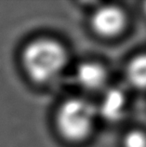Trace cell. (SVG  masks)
Instances as JSON below:
<instances>
[{"instance_id": "obj_4", "label": "cell", "mask_w": 146, "mask_h": 147, "mask_svg": "<svg viewBox=\"0 0 146 147\" xmlns=\"http://www.w3.org/2000/svg\"><path fill=\"white\" fill-rule=\"evenodd\" d=\"M76 82L86 90H100L105 83L106 73L100 64L91 61L83 63L75 71Z\"/></svg>"}, {"instance_id": "obj_7", "label": "cell", "mask_w": 146, "mask_h": 147, "mask_svg": "<svg viewBox=\"0 0 146 147\" xmlns=\"http://www.w3.org/2000/svg\"><path fill=\"white\" fill-rule=\"evenodd\" d=\"M125 147H146V135L139 130L130 131L124 139Z\"/></svg>"}, {"instance_id": "obj_3", "label": "cell", "mask_w": 146, "mask_h": 147, "mask_svg": "<svg viewBox=\"0 0 146 147\" xmlns=\"http://www.w3.org/2000/svg\"><path fill=\"white\" fill-rule=\"evenodd\" d=\"M126 17L123 11L116 6H103L94 12L91 19L92 28L102 36H116L123 30Z\"/></svg>"}, {"instance_id": "obj_2", "label": "cell", "mask_w": 146, "mask_h": 147, "mask_svg": "<svg viewBox=\"0 0 146 147\" xmlns=\"http://www.w3.org/2000/svg\"><path fill=\"white\" fill-rule=\"evenodd\" d=\"M96 114L95 106L88 100L83 98L68 99L57 112V129L68 141H82L90 133Z\"/></svg>"}, {"instance_id": "obj_8", "label": "cell", "mask_w": 146, "mask_h": 147, "mask_svg": "<svg viewBox=\"0 0 146 147\" xmlns=\"http://www.w3.org/2000/svg\"><path fill=\"white\" fill-rule=\"evenodd\" d=\"M144 11H145V12H146V3L144 4Z\"/></svg>"}, {"instance_id": "obj_5", "label": "cell", "mask_w": 146, "mask_h": 147, "mask_svg": "<svg viewBox=\"0 0 146 147\" xmlns=\"http://www.w3.org/2000/svg\"><path fill=\"white\" fill-rule=\"evenodd\" d=\"M125 107V97L122 91L112 88L106 92L100 105V113L106 120L116 121L121 118Z\"/></svg>"}, {"instance_id": "obj_1", "label": "cell", "mask_w": 146, "mask_h": 147, "mask_svg": "<svg viewBox=\"0 0 146 147\" xmlns=\"http://www.w3.org/2000/svg\"><path fill=\"white\" fill-rule=\"evenodd\" d=\"M22 61L31 79L38 83H47L63 71L67 63V52L60 42L50 38H40L26 46Z\"/></svg>"}, {"instance_id": "obj_6", "label": "cell", "mask_w": 146, "mask_h": 147, "mask_svg": "<svg viewBox=\"0 0 146 147\" xmlns=\"http://www.w3.org/2000/svg\"><path fill=\"white\" fill-rule=\"evenodd\" d=\"M126 76L134 87L146 90V54L137 56L130 61Z\"/></svg>"}]
</instances>
